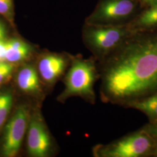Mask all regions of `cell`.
Wrapping results in <instances>:
<instances>
[{"label": "cell", "instance_id": "11", "mask_svg": "<svg viewBox=\"0 0 157 157\" xmlns=\"http://www.w3.org/2000/svg\"><path fill=\"white\" fill-rule=\"evenodd\" d=\"M126 105L144 113L152 122L157 121V92Z\"/></svg>", "mask_w": 157, "mask_h": 157}, {"label": "cell", "instance_id": "12", "mask_svg": "<svg viewBox=\"0 0 157 157\" xmlns=\"http://www.w3.org/2000/svg\"><path fill=\"white\" fill-rule=\"evenodd\" d=\"M140 29H148L157 26V1L152 3L147 11L144 12L135 23Z\"/></svg>", "mask_w": 157, "mask_h": 157}, {"label": "cell", "instance_id": "3", "mask_svg": "<svg viewBox=\"0 0 157 157\" xmlns=\"http://www.w3.org/2000/svg\"><path fill=\"white\" fill-rule=\"evenodd\" d=\"M155 138L144 130L122 137L109 144L97 145L93 152L97 157H140L153 154Z\"/></svg>", "mask_w": 157, "mask_h": 157}, {"label": "cell", "instance_id": "8", "mask_svg": "<svg viewBox=\"0 0 157 157\" xmlns=\"http://www.w3.org/2000/svg\"><path fill=\"white\" fill-rule=\"evenodd\" d=\"M135 6L132 0H104L88 18L87 24L109 25L129 16Z\"/></svg>", "mask_w": 157, "mask_h": 157}, {"label": "cell", "instance_id": "9", "mask_svg": "<svg viewBox=\"0 0 157 157\" xmlns=\"http://www.w3.org/2000/svg\"><path fill=\"white\" fill-rule=\"evenodd\" d=\"M15 82L18 90L26 97L37 102L44 99V86L35 65L29 62L21 63L17 71Z\"/></svg>", "mask_w": 157, "mask_h": 157}, {"label": "cell", "instance_id": "1", "mask_svg": "<svg viewBox=\"0 0 157 157\" xmlns=\"http://www.w3.org/2000/svg\"><path fill=\"white\" fill-rule=\"evenodd\" d=\"M102 100L127 104L157 92V34L124 41L104 58Z\"/></svg>", "mask_w": 157, "mask_h": 157}, {"label": "cell", "instance_id": "4", "mask_svg": "<svg viewBox=\"0 0 157 157\" xmlns=\"http://www.w3.org/2000/svg\"><path fill=\"white\" fill-rule=\"evenodd\" d=\"M128 35L126 29L111 25L87 24L83 30L85 44L101 60L117 49Z\"/></svg>", "mask_w": 157, "mask_h": 157}, {"label": "cell", "instance_id": "14", "mask_svg": "<svg viewBox=\"0 0 157 157\" xmlns=\"http://www.w3.org/2000/svg\"><path fill=\"white\" fill-rule=\"evenodd\" d=\"M0 16L12 26H15V9L13 0H0Z\"/></svg>", "mask_w": 157, "mask_h": 157}, {"label": "cell", "instance_id": "17", "mask_svg": "<svg viewBox=\"0 0 157 157\" xmlns=\"http://www.w3.org/2000/svg\"><path fill=\"white\" fill-rule=\"evenodd\" d=\"M8 32V27L5 21L0 17V40L6 39Z\"/></svg>", "mask_w": 157, "mask_h": 157}, {"label": "cell", "instance_id": "15", "mask_svg": "<svg viewBox=\"0 0 157 157\" xmlns=\"http://www.w3.org/2000/svg\"><path fill=\"white\" fill-rule=\"evenodd\" d=\"M15 64L6 61H0V84L6 82L11 78L15 70Z\"/></svg>", "mask_w": 157, "mask_h": 157}, {"label": "cell", "instance_id": "10", "mask_svg": "<svg viewBox=\"0 0 157 157\" xmlns=\"http://www.w3.org/2000/svg\"><path fill=\"white\" fill-rule=\"evenodd\" d=\"M5 59L12 63L28 62L33 57L36 51L34 47L19 37L6 39Z\"/></svg>", "mask_w": 157, "mask_h": 157}, {"label": "cell", "instance_id": "6", "mask_svg": "<svg viewBox=\"0 0 157 157\" xmlns=\"http://www.w3.org/2000/svg\"><path fill=\"white\" fill-rule=\"evenodd\" d=\"M32 105L25 101L15 109L11 118L6 124L1 144L3 156H17L26 135Z\"/></svg>", "mask_w": 157, "mask_h": 157}, {"label": "cell", "instance_id": "7", "mask_svg": "<svg viewBox=\"0 0 157 157\" xmlns=\"http://www.w3.org/2000/svg\"><path fill=\"white\" fill-rule=\"evenodd\" d=\"M71 62L70 55L54 52L43 53L37 57L35 65L44 87H53L65 73Z\"/></svg>", "mask_w": 157, "mask_h": 157}, {"label": "cell", "instance_id": "18", "mask_svg": "<svg viewBox=\"0 0 157 157\" xmlns=\"http://www.w3.org/2000/svg\"><path fill=\"white\" fill-rule=\"evenodd\" d=\"M6 39L0 40V61H6Z\"/></svg>", "mask_w": 157, "mask_h": 157}, {"label": "cell", "instance_id": "2", "mask_svg": "<svg viewBox=\"0 0 157 157\" xmlns=\"http://www.w3.org/2000/svg\"><path fill=\"white\" fill-rule=\"evenodd\" d=\"M70 56L71 62L63 79L64 89L57 97V101L63 103L72 97H80L94 104V86L99 77L94 61L80 56Z\"/></svg>", "mask_w": 157, "mask_h": 157}, {"label": "cell", "instance_id": "5", "mask_svg": "<svg viewBox=\"0 0 157 157\" xmlns=\"http://www.w3.org/2000/svg\"><path fill=\"white\" fill-rule=\"evenodd\" d=\"M39 104L37 102L32 108L26 133V150L30 157H49L56 151V144Z\"/></svg>", "mask_w": 157, "mask_h": 157}, {"label": "cell", "instance_id": "20", "mask_svg": "<svg viewBox=\"0 0 157 157\" xmlns=\"http://www.w3.org/2000/svg\"><path fill=\"white\" fill-rule=\"evenodd\" d=\"M146 2H149V3H153V2H154L155 1H156L157 0H144Z\"/></svg>", "mask_w": 157, "mask_h": 157}, {"label": "cell", "instance_id": "13", "mask_svg": "<svg viewBox=\"0 0 157 157\" xmlns=\"http://www.w3.org/2000/svg\"><path fill=\"white\" fill-rule=\"evenodd\" d=\"M13 96L10 91L0 93V130L4 126L11 110Z\"/></svg>", "mask_w": 157, "mask_h": 157}, {"label": "cell", "instance_id": "19", "mask_svg": "<svg viewBox=\"0 0 157 157\" xmlns=\"http://www.w3.org/2000/svg\"><path fill=\"white\" fill-rule=\"evenodd\" d=\"M153 154L157 157V144L155 146V149H154V152H153Z\"/></svg>", "mask_w": 157, "mask_h": 157}, {"label": "cell", "instance_id": "16", "mask_svg": "<svg viewBox=\"0 0 157 157\" xmlns=\"http://www.w3.org/2000/svg\"><path fill=\"white\" fill-rule=\"evenodd\" d=\"M144 130L154 138H157V121L152 122L151 124H148Z\"/></svg>", "mask_w": 157, "mask_h": 157}]
</instances>
